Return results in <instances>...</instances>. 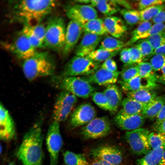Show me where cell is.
I'll return each instance as SVG.
<instances>
[{
    "label": "cell",
    "mask_w": 165,
    "mask_h": 165,
    "mask_svg": "<svg viewBox=\"0 0 165 165\" xmlns=\"http://www.w3.org/2000/svg\"><path fill=\"white\" fill-rule=\"evenodd\" d=\"M56 0H13L8 2L10 21L24 26L41 23L56 7Z\"/></svg>",
    "instance_id": "cell-1"
},
{
    "label": "cell",
    "mask_w": 165,
    "mask_h": 165,
    "mask_svg": "<svg viewBox=\"0 0 165 165\" xmlns=\"http://www.w3.org/2000/svg\"><path fill=\"white\" fill-rule=\"evenodd\" d=\"M42 119L37 121L25 134L16 155L23 165H42L43 136Z\"/></svg>",
    "instance_id": "cell-2"
},
{
    "label": "cell",
    "mask_w": 165,
    "mask_h": 165,
    "mask_svg": "<svg viewBox=\"0 0 165 165\" xmlns=\"http://www.w3.org/2000/svg\"><path fill=\"white\" fill-rule=\"evenodd\" d=\"M56 63L54 57L47 51L37 52L31 57L23 61L22 68L29 81L42 77L53 76Z\"/></svg>",
    "instance_id": "cell-3"
},
{
    "label": "cell",
    "mask_w": 165,
    "mask_h": 165,
    "mask_svg": "<svg viewBox=\"0 0 165 165\" xmlns=\"http://www.w3.org/2000/svg\"><path fill=\"white\" fill-rule=\"evenodd\" d=\"M57 88L67 91L76 97L86 99L95 92V88L83 77L53 76L52 79Z\"/></svg>",
    "instance_id": "cell-4"
},
{
    "label": "cell",
    "mask_w": 165,
    "mask_h": 165,
    "mask_svg": "<svg viewBox=\"0 0 165 165\" xmlns=\"http://www.w3.org/2000/svg\"><path fill=\"white\" fill-rule=\"evenodd\" d=\"M66 28L62 17L55 16L49 18L46 26L45 47L55 51H62L65 43Z\"/></svg>",
    "instance_id": "cell-5"
},
{
    "label": "cell",
    "mask_w": 165,
    "mask_h": 165,
    "mask_svg": "<svg viewBox=\"0 0 165 165\" xmlns=\"http://www.w3.org/2000/svg\"><path fill=\"white\" fill-rule=\"evenodd\" d=\"M100 63L94 61L87 57L75 56L64 65L61 77L87 76L101 67Z\"/></svg>",
    "instance_id": "cell-6"
},
{
    "label": "cell",
    "mask_w": 165,
    "mask_h": 165,
    "mask_svg": "<svg viewBox=\"0 0 165 165\" xmlns=\"http://www.w3.org/2000/svg\"><path fill=\"white\" fill-rule=\"evenodd\" d=\"M77 101L75 96L67 91L62 90L58 95L54 104L52 115L54 121L60 123L65 121Z\"/></svg>",
    "instance_id": "cell-7"
},
{
    "label": "cell",
    "mask_w": 165,
    "mask_h": 165,
    "mask_svg": "<svg viewBox=\"0 0 165 165\" xmlns=\"http://www.w3.org/2000/svg\"><path fill=\"white\" fill-rule=\"evenodd\" d=\"M3 47L23 61L33 56L37 52L30 43L26 35L21 30L13 40L9 42H2Z\"/></svg>",
    "instance_id": "cell-8"
},
{
    "label": "cell",
    "mask_w": 165,
    "mask_h": 165,
    "mask_svg": "<svg viewBox=\"0 0 165 165\" xmlns=\"http://www.w3.org/2000/svg\"><path fill=\"white\" fill-rule=\"evenodd\" d=\"M150 133L148 130L142 128L126 132V139L134 153L145 155L152 149L148 141Z\"/></svg>",
    "instance_id": "cell-9"
},
{
    "label": "cell",
    "mask_w": 165,
    "mask_h": 165,
    "mask_svg": "<svg viewBox=\"0 0 165 165\" xmlns=\"http://www.w3.org/2000/svg\"><path fill=\"white\" fill-rule=\"evenodd\" d=\"M46 143L50 157V165H58L59 153L63 145L59 123L53 121L50 125Z\"/></svg>",
    "instance_id": "cell-10"
},
{
    "label": "cell",
    "mask_w": 165,
    "mask_h": 165,
    "mask_svg": "<svg viewBox=\"0 0 165 165\" xmlns=\"http://www.w3.org/2000/svg\"><path fill=\"white\" fill-rule=\"evenodd\" d=\"M110 121L107 117L95 118L82 129L81 134L86 139H94L107 136L111 130Z\"/></svg>",
    "instance_id": "cell-11"
},
{
    "label": "cell",
    "mask_w": 165,
    "mask_h": 165,
    "mask_svg": "<svg viewBox=\"0 0 165 165\" xmlns=\"http://www.w3.org/2000/svg\"><path fill=\"white\" fill-rule=\"evenodd\" d=\"M65 11L70 20L75 21L83 26L98 16L97 10L90 4L76 3L69 5L65 6Z\"/></svg>",
    "instance_id": "cell-12"
},
{
    "label": "cell",
    "mask_w": 165,
    "mask_h": 165,
    "mask_svg": "<svg viewBox=\"0 0 165 165\" xmlns=\"http://www.w3.org/2000/svg\"><path fill=\"white\" fill-rule=\"evenodd\" d=\"M96 115V111L92 105L89 103H82L71 113L70 125L74 129L86 124L95 118Z\"/></svg>",
    "instance_id": "cell-13"
},
{
    "label": "cell",
    "mask_w": 165,
    "mask_h": 165,
    "mask_svg": "<svg viewBox=\"0 0 165 165\" xmlns=\"http://www.w3.org/2000/svg\"><path fill=\"white\" fill-rule=\"evenodd\" d=\"M83 32V26L79 23L70 20L66 28L65 41L62 52L63 56H68L77 46Z\"/></svg>",
    "instance_id": "cell-14"
},
{
    "label": "cell",
    "mask_w": 165,
    "mask_h": 165,
    "mask_svg": "<svg viewBox=\"0 0 165 165\" xmlns=\"http://www.w3.org/2000/svg\"><path fill=\"white\" fill-rule=\"evenodd\" d=\"M91 155L95 159L102 160L112 164L121 165L123 160L121 151L118 148L105 145L93 149Z\"/></svg>",
    "instance_id": "cell-15"
},
{
    "label": "cell",
    "mask_w": 165,
    "mask_h": 165,
    "mask_svg": "<svg viewBox=\"0 0 165 165\" xmlns=\"http://www.w3.org/2000/svg\"><path fill=\"white\" fill-rule=\"evenodd\" d=\"M114 121L119 128L130 131L141 128L144 123L145 118L140 114L128 115L120 110L114 117Z\"/></svg>",
    "instance_id": "cell-16"
},
{
    "label": "cell",
    "mask_w": 165,
    "mask_h": 165,
    "mask_svg": "<svg viewBox=\"0 0 165 165\" xmlns=\"http://www.w3.org/2000/svg\"><path fill=\"white\" fill-rule=\"evenodd\" d=\"M15 123L8 111L1 103L0 105V138L4 141L12 139L16 135Z\"/></svg>",
    "instance_id": "cell-17"
},
{
    "label": "cell",
    "mask_w": 165,
    "mask_h": 165,
    "mask_svg": "<svg viewBox=\"0 0 165 165\" xmlns=\"http://www.w3.org/2000/svg\"><path fill=\"white\" fill-rule=\"evenodd\" d=\"M102 36L85 33L75 49V56L87 57L96 50L102 40Z\"/></svg>",
    "instance_id": "cell-18"
},
{
    "label": "cell",
    "mask_w": 165,
    "mask_h": 165,
    "mask_svg": "<svg viewBox=\"0 0 165 165\" xmlns=\"http://www.w3.org/2000/svg\"><path fill=\"white\" fill-rule=\"evenodd\" d=\"M120 74L118 71L112 72L100 67L92 74L83 77L91 84L107 86L115 84Z\"/></svg>",
    "instance_id": "cell-19"
},
{
    "label": "cell",
    "mask_w": 165,
    "mask_h": 165,
    "mask_svg": "<svg viewBox=\"0 0 165 165\" xmlns=\"http://www.w3.org/2000/svg\"><path fill=\"white\" fill-rule=\"evenodd\" d=\"M108 34L119 39L127 32V28L123 20L115 16H107L103 19Z\"/></svg>",
    "instance_id": "cell-20"
},
{
    "label": "cell",
    "mask_w": 165,
    "mask_h": 165,
    "mask_svg": "<svg viewBox=\"0 0 165 165\" xmlns=\"http://www.w3.org/2000/svg\"><path fill=\"white\" fill-rule=\"evenodd\" d=\"M122 89L125 92L134 91L143 89H153L156 82L139 75L127 82L120 81Z\"/></svg>",
    "instance_id": "cell-21"
},
{
    "label": "cell",
    "mask_w": 165,
    "mask_h": 165,
    "mask_svg": "<svg viewBox=\"0 0 165 165\" xmlns=\"http://www.w3.org/2000/svg\"><path fill=\"white\" fill-rule=\"evenodd\" d=\"M103 92L106 97L109 105V111L116 112L122 101V94L119 86L115 84L106 86Z\"/></svg>",
    "instance_id": "cell-22"
},
{
    "label": "cell",
    "mask_w": 165,
    "mask_h": 165,
    "mask_svg": "<svg viewBox=\"0 0 165 165\" xmlns=\"http://www.w3.org/2000/svg\"><path fill=\"white\" fill-rule=\"evenodd\" d=\"M90 4L107 16H112L120 10L114 0H91Z\"/></svg>",
    "instance_id": "cell-23"
},
{
    "label": "cell",
    "mask_w": 165,
    "mask_h": 165,
    "mask_svg": "<svg viewBox=\"0 0 165 165\" xmlns=\"http://www.w3.org/2000/svg\"><path fill=\"white\" fill-rule=\"evenodd\" d=\"M124 92L127 97L145 105L149 103L157 97L156 93L152 89H143L134 91Z\"/></svg>",
    "instance_id": "cell-24"
},
{
    "label": "cell",
    "mask_w": 165,
    "mask_h": 165,
    "mask_svg": "<svg viewBox=\"0 0 165 165\" xmlns=\"http://www.w3.org/2000/svg\"><path fill=\"white\" fill-rule=\"evenodd\" d=\"M165 104V97L164 96H157L145 106L142 115L145 118L152 119L156 118Z\"/></svg>",
    "instance_id": "cell-25"
},
{
    "label": "cell",
    "mask_w": 165,
    "mask_h": 165,
    "mask_svg": "<svg viewBox=\"0 0 165 165\" xmlns=\"http://www.w3.org/2000/svg\"><path fill=\"white\" fill-rule=\"evenodd\" d=\"M121 105L122 108L120 110L125 114L130 115H142L146 105L128 97L123 99Z\"/></svg>",
    "instance_id": "cell-26"
},
{
    "label": "cell",
    "mask_w": 165,
    "mask_h": 165,
    "mask_svg": "<svg viewBox=\"0 0 165 165\" xmlns=\"http://www.w3.org/2000/svg\"><path fill=\"white\" fill-rule=\"evenodd\" d=\"M84 33H89L103 36L108 34L103 19L97 18L92 19L83 26Z\"/></svg>",
    "instance_id": "cell-27"
},
{
    "label": "cell",
    "mask_w": 165,
    "mask_h": 165,
    "mask_svg": "<svg viewBox=\"0 0 165 165\" xmlns=\"http://www.w3.org/2000/svg\"><path fill=\"white\" fill-rule=\"evenodd\" d=\"M164 149H152L142 158L137 160L135 165H158Z\"/></svg>",
    "instance_id": "cell-28"
},
{
    "label": "cell",
    "mask_w": 165,
    "mask_h": 165,
    "mask_svg": "<svg viewBox=\"0 0 165 165\" xmlns=\"http://www.w3.org/2000/svg\"><path fill=\"white\" fill-rule=\"evenodd\" d=\"M99 48L112 52H118L125 46L124 42L111 36H108L102 39Z\"/></svg>",
    "instance_id": "cell-29"
},
{
    "label": "cell",
    "mask_w": 165,
    "mask_h": 165,
    "mask_svg": "<svg viewBox=\"0 0 165 165\" xmlns=\"http://www.w3.org/2000/svg\"><path fill=\"white\" fill-rule=\"evenodd\" d=\"M165 9V4L158 5L139 11L140 17V23L149 21L156 17L162 10Z\"/></svg>",
    "instance_id": "cell-30"
},
{
    "label": "cell",
    "mask_w": 165,
    "mask_h": 165,
    "mask_svg": "<svg viewBox=\"0 0 165 165\" xmlns=\"http://www.w3.org/2000/svg\"><path fill=\"white\" fill-rule=\"evenodd\" d=\"M64 160L66 165H88L86 158L83 155L69 151L64 154Z\"/></svg>",
    "instance_id": "cell-31"
},
{
    "label": "cell",
    "mask_w": 165,
    "mask_h": 165,
    "mask_svg": "<svg viewBox=\"0 0 165 165\" xmlns=\"http://www.w3.org/2000/svg\"><path fill=\"white\" fill-rule=\"evenodd\" d=\"M139 75L156 82L158 80L157 75L154 73L150 62H142L137 64Z\"/></svg>",
    "instance_id": "cell-32"
},
{
    "label": "cell",
    "mask_w": 165,
    "mask_h": 165,
    "mask_svg": "<svg viewBox=\"0 0 165 165\" xmlns=\"http://www.w3.org/2000/svg\"><path fill=\"white\" fill-rule=\"evenodd\" d=\"M165 29L164 23H157L152 25L151 28L145 33L138 37L131 38L125 46H130L139 40L146 39L159 32L164 31Z\"/></svg>",
    "instance_id": "cell-33"
},
{
    "label": "cell",
    "mask_w": 165,
    "mask_h": 165,
    "mask_svg": "<svg viewBox=\"0 0 165 165\" xmlns=\"http://www.w3.org/2000/svg\"><path fill=\"white\" fill-rule=\"evenodd\" d=\"M148 141L152 149H165V135L157 132L150 133Z\"/></svg>",
    "instance_id": "cell-34"
},
{
    "label": "cell",
    "mask_w": 165,
    "mask_h": 165,
    "mask_svg": "<svg viewBox=\"0 0 165 165\" xmlns=\"http://www.w3.org/2000/svg\"><path fill=\"white\" fill-rule=\"evenodd\" d=\"M118 52H112L101 48L96 49L87 56L96 62H104L106 60L115 56Z\"/></svg>",
    "instance_id": "cell-35"
},
{
    "label": "cell",
    "mask_w": 165,
    "mask_h": 165,
    "mask_svg": "<svg viewBox=\"0 0 165 165\" xmlns=\"http://www.w3.org/2000/svg\"><path fill=\"white\" fill-rule=\"evenodd\" d=\"M120 13L126 23L129 25H134L140 22L139 11L125 8L121 10Z\"/></svg>",
    "instance_id": "cell-36"
},
{
    "label": "cell",
    "mask_w": 165,
    "mask_h": 165,
    "mask_svg": "<svg viewBox=\"0 0 165 165\" xmlns=\"http://www.w3.org/2000/svg\"><path fill=\"white\" fill-rule=\"evenodd\" d=\"M21 30L26 36L31 45L34 48L36 49L45 47L43 42L34 35L28 25L24 26Z\"/></svg>",
    "instance_id": "cell-37"
},
{
    "label": "cell",
    "mask_w": 165,
    "mask_h": 165,
    "mask_svg": "<svg viewBox=\"0 0 165 165\" xmlns=\"http://www.w3.org/2000/svg\"><path fill=\"white\" fill-rule=\"evenodd\" d=\"M137 42L135 46L141 52L144 60L151 57L154 50L149 43L146 39L139 40Z\"/></svg>",
    "instance_id": "cell-38"
},
{
    "label": "cell",
    "mask_w": 165,
    "mask_h": 165,
    "mask_svg": "<svg viewBox=\"0 0 165 165\" xmlns=\"http://www.w3.org/2000/svg\"><path fill=\"white\" fill-rule=\"evenodd\" d=\"M94 103L101 109L110 111V106L108 100L103 92H94L92 95Z\"/></svg>",
    "instance_id": "cell-39"
},
{
    "label": "cell",
    "mask_w": 165,
    "mask_h": 165,
    "mask_svg": "<svg viewBox=\"0 0 165 165\" xmlns=\"http://www.w3.org/2000/svg\"><path fill=\"white\" fill-rule=\"evenodd\" d=\"M145 39L149 43L155 50L165 44V31L159 32Z\"/></svg>",
    "instance_id": "cell-40"
},
{
    "label": "cell",
    "mask_w": 165,
    "mask_h": 165,
    "mask_svg": "<svg viewBox=\"0 0 165 165\" xmlns=\"http://www.w3.org/2000/svg\"><path fill=\"white\" fill-rule=\"evenodd\" d=\"M122 80L120 81L127 82L139 75L137 65L132 66L123 69L120 72Z\"/></svg>",
    "instance_id": "cell-41"
},
{
    "label": "cell",
    "mask_w": 165,
    "mask_h": 165,
    "mask_svg": "<svg viewBox=\"0 0 165 165\" xmlns=\"http://www.w3.org/2000/svg\"><path fill=\"white\" fill-rule=\"evenodd\" d=\"M150 63L155 72L160 71L165 66V54L154 55L151 58Z\"/></svg>",
    "instance_id": "cell-42"
},
{
    "label": "cell",
    "mask_w": 165,
    "mask_h": 165,
    "mask_svg": "<svg viewBox=\"0 0 165 165\" xmlns=\"http://www.w3.org/2000/svg\"><path fill=\"white\" fill-rule=\"evenodd\" d=\"M27 25H28L34 35L44 43L46 26L41 23Z\"/></svg>",
    "instance_id": "cell-43"
},
{
    "label": "cell",
    "mask_w": 165,
    "mask_h": 165,
    "mask_svg": "<svg viewBox=\"0 0 165 165\" xmlns=\"http://www.w3.org/2000/svg\"><path fill=\"white\" fill-rule=\"evenodd\" d=\"M152 25L150 21L142 22L131 32V38L138 37L145 33Z\"/></svg>",
    "instance_id": "cell-44"
},
{
    "label": "cell",
    "mask_w": 165,
    "mask_h": 165,
    "mask_svg": "<svg viewBox=\"0 0 165 165\" xmlns=\"http://www.w3.org/2000/svg\"><path fill=\"white\" fill-rule=\"evenodd\" d=\"M129 50L132 64H138L144 60L139 50L135 46L129 48Z\"/></svg>",
    "instance_id": "cell-45"
},
{
    "label": "cell",
    "mask_w": 165,
    "mask_h": 165,
    "mask_svg": "<svg viewBox=\"0 0 165 165\" xmlns=\"http://www.w3.org/2000/svg\"><path fill=\"white\" fill-rule=\"evenodd\" d=\"M165 0H141L138 3L139 11L154 6L163 4Z\"/></svg>",
    "instance_id": "cell-46"
},
{
    "label": "cell",
    "mask_w": 165,
    "mask_h": 165,
    "mask_svg": "<svg viewBox=\"0 0 165 165\" xmlns=\"http://www.w3.org/2000/svg\"><path fill=\"white\" fill-rule=\"evenodd\" d=\"M120 59L125 66L132 65L129 50V48L123 49L120 51Z\"/></svg>",
    "instance_id": "cell-47"
},
{
    "label": "cell",
    "mask_w": 165,
    "mask_h": 165,
    "mask_svg": "<svg viewBox=\"0 0 165 165\" xmlns=\"http://www.w3.org/2000/svg\"><path fill=\"white\" fill-rule=\"evenodd\" d=\"M100 67L110 72H115L117 71L116 63L112 58L108 59L104 61L101 65Z\"/></svg>",
    "instance_id": "cell-48"
},
{
    "label": "cell",
    "mask_w": 165,
    "mask_h": 165,
    "mask_svg": "<svg viewBox=\"0 0 165 165\" xmlns=\"http://www.w3.org/2000/svg\"><path fill=\"white\" fill-rule=\"evenodd\" d=\"M152 21L154 24L164 23L165 22V9L161 11L153 18Z\"/></svg>",
    "instance_id": "cell-49"
},
{
    "label": "cell",
    "mask_w": 165,
    "mask_h": 165,
    "mask_svg": "<svg viewBox=\"0 0 165 165\" xmlns=\"http://www.w3.org/2000/svg\"><path fill=\"white\" fill-rule=\"evenodd\" d=\"M153 127L156 132L165 135V120L159 123H155Z\"/></svg>",
    "instance_id": "cell-50"
},
{
    "label": "cell",
    "mask_w": 165,
    "mask_h": 165,
    "mask_svg": "<svg viewBox=\"0 0 165 165\" xmlns=\"http://www.w3.org/2000/svg\"><path fill=\"white\" fill-rule=\"evenodd\" d=\"M155 123H159L165 120V104L155 118Z\"/></svg>",
    "instance_id": "cell-51"
},
{
    "label": "cell",
    "mask_w": 165,
    "mask_h": 165,
    "mask_svg": "<svg viewBox=\"0 0 165 165\" xmlns=\"http://www.w3.org/2000/svg\"><path fill=\"white\" fill-rule=\"evenodd\" d=\"M119 5H121L125 8V9H132V7L130 2L125 0H115Z\"/></svg>",
    "instance_id": "cell-52"
},
{
    "label": "cell",
    "mask_w": 165,
    "mask_h": 165,
    "mask_svg": "<svg viewBox=\"0 0 165 165\" xmlns=\"http://www.w3.org/2000/svg\"><path fill=\"white\" fill-rule=\"evenodd\" d=\"M157 54H165V44L160 47L154 50L151 57Z\"/></svg>",
    "instance_id": "cell-53"
},
{
    "label": "cell",
    "mask_w": 165,
    "mask_h": 165,
    "mask_svg": "<svg viewBox=\"0 0 165 165\" xmlns=\"http://www.w3.org/2000/svg\"><path fill=\"white\" fill-rule=\"evenodd\" d=\"M91 165H116L109 163L104 161L95 159Z\"/></svg>",
    "instance_id": "cell-54"
},
{
    "label": "cell",
    "mask_w": 165,
    "mask_h": 165,
    "mask_svg": "<svg viewBox=\"0 0 165 165\" xmlns=\"http://www.w3.org/2000/svg\"><path fill=\"white\" fill-rule=\"evenodd\" d=\"M161 74L158 78L162 82L165 83V66H164L160 70Z\"/></svg>",
    "instance_id": "cell-55"
},
{
    "label": "cell",
    "mask_w": 165,
    "mask_h": 165,
    "mask_svg": "<svg viewBox=\"0 0 165 165\" xmlns=\"http://www.w3.org/2000/svg\"><path fill=\"white\" fill-rule=\"evenodd\" d=\"M91 0H79L75 1L77 3L82 4H90Z\"/></svg>",
    "instance_id": "cell-56"
},
{
    "label": "cell",
    "mask_w": 165,
    "mask_h": 165,
    "mask_svg": "<svg viewBox=\"0 0 165 165\" xmlns=\"http://www.w3.org/2000/svg\"><path fill=\"white\" fill-rule=\"evenodd\" d=\"M158 165H165V149L163 151L161 160Z\"/></svg>",
    "instance_id": "cell-57"
},
{
    "label": "cell",
    "mask_w": 165,
    "mask_h": 165,
    "mask_svg": "<svg viewBox=\"0 0 165 165\" xmlns=\"http://www.w3.org/2000/svg\"><path fill=\"white\" fill-rule=\"evenodd\" d=\"M8 165H15V164L13 163H10Z\"/></svg>",
    "instance_id": "cell-58"
},
{
    "label": "cell",
    "mask_w": 165,
    "mask_h": 165,
    "mask_svg": "<svg viewBox=\"0 0 165 165\" xmlns=\"http://www.w3.org/2000/svg\"></svg>",
    "instance_id": "cell-59"
}]
</instances>
